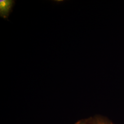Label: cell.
Masks as SVG:
<instances>
[{
	"label": "cell",
	"instance_id": "obj_1",
	"mask_svg": "<svg viewBox=\"0 0 124 124\" xmlns=\"http://www.w3.org/2000/svg\"><path fill=\"white\" fill-rule=\"evenodd\" d=\"M14 0H0V17L8 20L15 4Z\"/></svg>",
	"mask_w": 124,
	"mask_h": 124
},
{
	"label": "cell",
	"instance_id": "obj_3",
	"mask_svg": "<svg viewBox=\"0 0 124 124\" xmlns=\"http://www.w3.org/2000/svg\"><path fill=\"white\" fill-rule=\"evenodd\" d=\"M75 124H88V122H87V120L85 119V120H80L79 121H78V122H77Z\"/></svg>",
	"mask_w": 124,
	"mask_h": 124
},
{
	"label": "cell",
	"instance_id": "obj_2",
	"mask_svg": "<svg viewBox=\"0 0 124 124\" xmlns=\"http://www.w3.org/2000/svg\"><path fill=\"white\" fill-rule=\"evenodd\" d=\"M87 120L88 124H115L106 117L102 116H95Z\"/></svg>",
	"mask_w": 124,
	"mask_h": 124
}]
</instances>
